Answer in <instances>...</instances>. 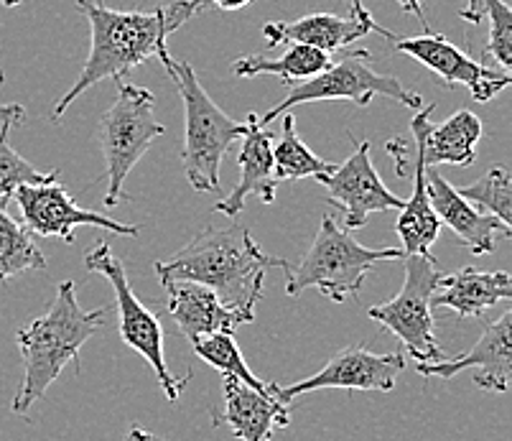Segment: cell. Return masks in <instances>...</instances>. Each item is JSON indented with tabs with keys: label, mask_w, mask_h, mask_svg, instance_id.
Instances as JSON below:
<instances>
[{
	"label": "cell",
	"mask_w": 512,
	"mask_h": 441,
	"mask_svg": "<svg viewBox=\"0 0 512 441\" xmlns=\"http://www.w3.org/2000/svg\"><path fill=\"white\" fill-rule=\"evenodd\" d=\"M370 141H355V153L342 166H334L329 174L314 176L327 189V202L342 212L344 230H362L370 215L390 210H403L406 199L395 197L383 184L370 159Z\"/></svg>",
	"instance_id": "10"
},
{
	"label": "cell",
	"mask_w": 512,
	"mask_h": 441,
	"mask_svg": "<svg viewBox=\"0 0 512 441\" xmlns=\"http://www.w3.org/2000/svg\"><path fill=\"white\" fill-rule=\"evenodd\" d=\"M332 64V54L309 44H288V51L278 59H268L265 54H245L232 64L235 77H260L276 74L288 87L304 82L314 74L324 72Z\"/></svg>",
	"instance_id": "23"
},
{
	"label": "cell",
	"mask_w": 512,
	"mask_h": 441,
	"mask_svg": "<svg viewBox=\"0 0 512 441\" xmlns=\"http://www.w3.org/2000/svg\"><path fill=\"white\" fill-rule=\"evenodd\" d=\"M403 258L400 248H365L349 230L337 225L332 215L321 217L314 243L306 250L299 266L286 263V294L299 299L304 291L319 289L334 304L357 299L367 273L380 261Z\"/></svg>",
	"instance_id": "5"
},
{
	"label": "cell",
	"mask_w": 512,
	"mask_h": 441,
	"mask_svg": "<svg viewBox=\"0 0 512 441\" xmlns=\"http://www.w3.org/2000/svg\"><path fill=\"white\" fill-rule=\"evenodd\" d=\"M406 261V281L395 299L385 304L370 306V319L383 329L393 332L416 362H436L444 360L439 342L434 332V317H431V296L439 286L441 268L434 255L408 253Z\"/></svg>",
	"instance_id": "8"
},
{
	"label": "cell",
	"mask_w": 512,
	"mask_h": 441,
	"mask_svg": "<svg viewBox=\"0 0 512 441\" xmlns=\"http://www.w3.org/2000/svg\"><path fill=\"white\" fill-rule=\"evenodd\" d=\"M344 3L349 6V13H352V16H367V13H370L362 0H344Z\"/></svg>",
	"instance_id": "33"
},
{
	"label": "cell",
	"mask_w": 512,
	"mask_h": 441,
	"mask_svg": "<svg viewBox=\"0 0 512 441\" xmlns=\"http://www.w3.org/2000/svg\"><path fill=\"white\" fill-rule=\"evenodd\" d=\"M406 370V357L403 352H390V355H375L362 345L344 347L342 352L332 357L316 375L306 380H296L291 385L268 383L271 393L281 401H293L311 391H324V388H342V391H377L390 393L395 388L398 375Z\"/></svg>",
	"instance_id": "12"
},
{
	"label": "cell",
	"mask_w": 512,
	"mask_h": 441,
	"mask_svg": "<svg viewBox=\"0 0 512 441\" xmlns=\"http://www.w3.org/2000/svg\"><path fill=\"white\" fill-rule=\"evenodd\" d=\"M436 105H426L418 110L416 118L411 120V136L416 141V156H413V194L406 199L403 210L398 217V238L403 243V255L408 253H431L434 243L439 240L441 220L436 212L431 210L428 202V184H426V159H423V133L431 125V115H434Z\"/></svg>",
	"instance_id": "20"
},
{
	"label": "cell",
	"mask_w": 512,
	"mask_h": 441,
	"mask_svg": "<svg viewBox=\"0 0 512 441\" xmlns=\"http://www.w3.org/2000/svg\"><path fill=\"white\" fill-rule=\"evenodd\" d=\"M222 416H214V424L230 426L232 436L242 441H268L276 429L291 424V408L286 401L268 391H258L232 375H222Z\"/></svg>",
	"instance_id": "16"
},
{
	"label": "cell",
	"mask_w": 512,
	"mask_h": 441,
	"mask_svg": "<svg viewBox=\"0 0 512 441\" xmlns=\"http://www.w3.org/2000/svg\"><path fill=\"white\" fill-rule=\"evenodd\" d=\"M192 3L197 6V11H202L204 6H212L222 13H232V11H240V8H245L248 3H253V0H192Z\"/></svg>",
	"instance_id": "30"
},
{
	"label": "cell",
	"mask_w": 512,
	"mask_h": 441,
	"mask_svg": "<svg viewBox=\"0 0 512 441\" xmlns=\"http://www.w3.org/2000/svg\"><path fill=\"white\" fill-rule=\"evenodd\" d=\"M11 128V123H0V199L3 202L13 199V192L21 184H41V181L59 179V169L44 174V171H39L34 164L23 159L21 153L13 151V146L8 143Z\"/></svg>",
	"instance_id": "29"
},
{
	"label": "cell",
	"mask_w": 512,
	"mask_h": 441,
	"mask_svg": "<svg viewBox=\"0 0 512 441\" xmlns=\"http://www.w3.org/2000/svg\"><path fill=\"white\" fill-rule=\"evenodd\" d=\"M286 258L265 255L250 235V227H204L169 261H158V278H189L204 283L227 306L255 314L263 299L265 273L286 266Z\"/></svg>",
	"instance_id": "2"
},
{
	"label": "cell",
	"mask_w": 512,
	"mask_h": 441,
	"mask_svg": "<svg viewBox=\"0 0 512 441\" xmlns=\"http://www.w3.org/2000/svg\"><path fill=\"white\" fill-rule=\"evenodd\" d=\"M26 120V108L16 102H0V123L21 125Z\"/></svg>",
	"instance_id": "31"
},
{
	"label": "cell",
	"mask_w": 512,
	"mask_h": 441,
	"mask_svg": "<svg viewBox=\"0 0 512 441\" xmlns=\"http://www.w3.org/2000/svg\"><path fill=\"white\" fill-rule=\"evenodd\" d=\"M372 54L367 49L344 51L339 62L329 64L324 72L314 74L309 80L296 82L288 87V95L278 102L276 108L268 110L265 115H258V125L268 128L276 118L288 113L296 105H306V102H327V100H349L365 108L375 95L388 97V100L400 102L406 108L421 110L423 100L418 92L408 90L398 77L393 74H380L370 67Z\"/></svg>",
	"instance_id": "7"
},
{
	"label": "cell",
	"mask_w": 512,
	"mask_h": 441,
	"mask_svg": "<svg viewBox=\"0 0 512 441\" xmlns=\"http://www.w3.org/2000/svg\"><path fill=\"white\" fill-rule=\"evenodd\" d=\"M367 34H380L390 44L398 39L393 31L377 26L370 13L367 16L349 13V18L332 16V13H309L299 21H273L263 26V36L271 49L278 44H309L329 54L347 49L352 41Z\"/></svg>",
	"instance_id": "18"
},
{
	"label": "cell",
	"mask_w": 512,
	"mask_h": 441,
	"mask_svg": "<svg viewBox=\"0 0 512 441\" xmlns=\"http://www.w3.org/2000/svg\"><path fill=\"white\" fill-rule=\"evenodd\" d=\"M13 199L21 207L26 230L41 238H59L72 245L77 227H102V230L128 235V238H136L141 232V227L136 225H125L115 217H105L102 212L77 207L69 197V189L57 179L41 181V184H21L13 192Z\"/></svg>",
	"instance_id": "11"
},
{
	"label": "cell",
	"mask_w": 512,
	"mask_h": 441,
	"mask_svg": "<svg viewBox=\"0 0 512 441\" xmlns=\"http://www.w3.org/2000/svg\"><path fill=\"white\" fill-rule=\"evenodd\" d=\"M398 6L403 8L406 13H413V16L421 21L423 31H428V23H426V13H423V6H421V0H398Z\"/></svg>",
	"instance_id": "32"
},
{
	"label": "cell",
	"mask_w": 512,
	"mask_h": 441,
	"mask_svg": "<svg viewBox=\"0 0 512 441\" xmlns=\"http://www.w3.org/2000/svg\"><path fill=\"white\" fill-rule=\"evenodd\" d=\"M482 120L472 110H459L439 125H428L423 133V159L426 166H469L477 161L482 141Z\"/></svg>",
	"instance_id": "22"
},
{
	"label": "cell",
	"mask_w": 512,
	"mask_h": 441,
	"mask_svg": "<svg viewBox=\"0 0 512 441\" xmlns=\"http://www.w3.org/2000/svg\"><path fill=\"white\" fill-rule=\"evenodd\" d=\"M107 311V306L85 311L77 301L74 281L59 283L54 304L44 317L34 319L16 334L23 357V380L13 398V413L26 416L31 406L46 396L49 385L59 380L67 362H74L79 370V352L100 332Z\"/></svg>",
	"instance_id": "3"
},
{
	"label": "cell",
	"mask_w": 512,
	"mask_h": 441,
	"mask_svg": "<svg viewBox=\"0 0 512 441\" xmlns=\"http://www.w3.org/2000/svg\"><path fill=\"white\" fill-rule=\"evenodd\" d=\"M23 271H46V258L34 235L8 215L0 199V281H11Z\"/></svg>",
	"instance_id": "24"
},
{
	"label": "cell",
	"mask_w": 512,
	"mask_h": 441,
	"mask_svg": "<svg viewBox=\"0 0 512 441\" xmlns=\"http://www.w3.org/2000/svg\"><path fill=\"white\" fill-rule=\"evenodd\" d=\"M197 357H202L207 365L214 370H220L222 375H232V378L242 380V383L253 385L258 391H268V383L260 380L253 370L248 368V362L242 357L240 347L235 342L232 332H217V334H204L197 342H192Z\"/></svg>",
	"instance_id": "27"
},
{
	"label": "cell",
	"mask_w": 512,
	"mask_h": 441,
	"mask_svg": "<svg viewBox=\"0 0 512 441\" xmlns=\"http://www.w3.org/2000/svg\"><path fill=\"white\" fill-rule=\"evenodd\" d=\"M85 268L90 273H100V276H105L107 281H110V286H113L115 291V306H118L120 337H123L125 345L133 347V350L151 365L164 396L169 398L171 403L179 401L181 388L186 385V380L171 375L169 365H166L161 319H158V314H153L151 309H146V304L133 294L128 276H125L123 263L115 258L113 248H110L105 240H100V243L85 255Z\"/></svg>",
	"instance_id": "9"
},
{
	"label": "cell",
	"mask_w": 512,
	"mask_h": 441,
	"mask_svg": "<svg viewBox=\"0 0 512 441\" xmlns=\"http://www.w3.org/2000/svg\"><path fill=\"white\" fill-rule=\"evenodd\" d=\"M334 169V164L319 159L304 141L296 133V118L288 113H283V136L281 141L273 146V171H276L278 179L286 181H299L309 179V176L329 174Z\"/></svg>",
	"instance_id": "25"
},
{
	"label": "cell",
	"mask_w": 512,
	"mask_h": 441,
	"mask_svg": "<svg viewBox=\"0 0 512 441\" xmlns=\"http://www.w3.org/2000/svg\"><path fill=\"white\" fill-rule=\"evenodd\" d=\"M166 289V309L179 332L189 342H197L204 334L235 332L240 324L255 322V314L227 306L220 296L204 283L189 278H161Z\"/></svg>",
	"instance_id": "15"
},
{
	"label": "cell",
	"mask_w": 512,
	"mask_h": 441,
	"mask_svg": "<svg viewBox=\"0 0 512 441\" xmlns=\"http://www.w3.org/2000/svg\"><path fill=\"white\" fill-rule=\"evenodd\" d=\"M462 18L472 26L487 18L490 21V41L484 54L500 64L502 72H512V8L505 0H469L462 11Z\"/></svg>",
	"instance_id": "26"
},
{
	"label": "cell",
	"mask_w": 512,
	"mask_h": 441,
	"mask_svg": "<svg viewBox=\"0 0 512 441\" xmlns=\"http://www.w3.org/2000/svg\"><path fill=\"white\" fill-rule=\"evenodd\" d=\"M21 3H26V0H0V6H6V8H16L21 6Z\"/></svg>",
	"instance_id": "34"
},
{
	"label": "cell",
	"mask_w": 512,
	"mask_h": 441,
	"mask_svg": "<svg viewBox=\"0 0 512 441\" xmlns=\"http://www.w3.org/2000/svg\"><path fill=\"white\" fill-rule=\"evenodd\" d=\"M418 375L423 378L451 380L464 370H474V383L482 391L507 393L512 378V311H502V317L487 324L474 347L459 357H444L436 362H416Z\"/></svg>",
	"instance_id": "14"
},
{
	"label": "cell",
	"mask_w": 512,
	"mask_h": 441,
	"mask_svg": "<svg viewBox=\"0 0 512 441\" xmlns=\"http://www.w3.org/2000/svg\"><path fill=\"white\" fill-rule=\"evenodd\" d=\"M500 301H512V278L505 271H479L469 266L444 276L431 296V306H444L462 319H482Z\"/></svg>",
	"instance_id": "21"
},
{
	"label": "cell",
	"mask_w": 512,
	"mask_h": 441,
	"mask_svg": "<svg viewBox=\"0 0 512 441\" xmlns=\"http://www.w3.org/2000/svg\"><path fill=\"white\" fill-rule=\"evenodd\" d=\"M77 8L90 21L92 49L77 82L51 113L54 120L62 118L69 105L97 82L118 80L120 74H128L138 64L156 57L158 51L166 49L169 36L179 31L194 13H199L192 0H174L169 6L148 13L113 11L97 0H77Z\"/></svg>",
	"instance_id": "1"
},
{
	"label": "cell",
	"mask_w": 512,
	"mask_h": 441,
	"mask_svg": "<svg viewBox=\"0 0 512 441\" xmlns=\"http://www.w3.org/2000/svg\"><path fill=\"white\" fill-rule=\"evenodd\" d=\"M393 46L400 54H408V57L418 59L423 67L439 74L449 87L464 85L477 102L495 100L512 82L510 74L502 72V69L497 72V69L474 62L472 57H467L459 46L446 41L441 34L423 31V36L395 39Z\"/></svg>",
	"instance_id": "13"
},
{
	"label": "cell",
	"mask_w": 512,
	"mask_h": 441,
	"mask_svg": "<svg viewBox=\"0 0 512 441\" xmlns=\"http://www.w3.org/2000/svg\"><path fill=\"white\" fill-rule=\"evenodd\" d=\"M428 202L441 225H449L456 232L472 255H487L495 250L497 240H510L512 227L497 220L495 215H479L472 202L456 192L454 184L436 171V166H426Z\"/></svg>",
	"instance_id": "17"
},
{
	"label": "cell",
	"mask_w": 512,
	"mask_h": 441,
	"mask_svg": "<svg viewBox=\"0 0 512 441\" xmlns=\"http://www.w3.org/2000/svg\"><path fill=\"white\" fill-rule=\"evenodd\" d=\"M237 164H240V181L227 197L214 204V212L237 217L248 197H258L263 204L276 202L278 176L273 171V133L258 125V113H248V133L242 136Z\"/></svg>",
	"instance_id": "19"
},
{
	"label": "cell",
	"mask_w": 512,
	"mask_h": 441,
	"mask_svg": "<svg viewBox=\"0 0 512 441\" xmlns=\"http://www.w3.org/2000/svg\"><path fill=\"white\" fill-rule=\"evenodd\" d=\"M166 128L156 120V97L141 85H128L118 77V97L100 123L102 153H105L107 192L105 207H118L125 194V179L146 156L151 143L164 136Z\"/></svg>",
	"instance_id": "6"
},
{
	"label": "cell",
	"mask_w": 512,
	"mask_h": 441,
	"mask_svg": "<svg viewBox=\"0 0 512 441\" xmlns=\"http://www.w3.org/2000/svg\"><path fill=\"white\" fill-rule=\"evenodd\" d=\"M184 102V164L186 181L194 192H220L222 156L248 133V120L237 123L207 95L189 62H176L169 49L156 54Z\"/></svg>",
	"instance_id": "4"
},
{
	"label": "cell",
	"mask_w": 512,
	"mask_h": 441,
	"mask_svg": "<svg viewBox=\"0 0 512 441\" xmlns=\"http://www.w3.org/2000/svg\"><path fill=\"white\" fill-rule=\"evenodd\" d=\"M456 192L462 194L467 202L477 204V207L487 210L490 215H495L505 225L512 222V176L507 166H492L482 179L467 184V187H459Z\"/></svg>",
	"instance_id": "28"
}]
</instances>
